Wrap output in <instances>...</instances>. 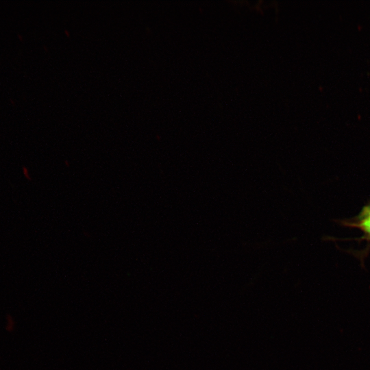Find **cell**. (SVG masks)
Here are the masks:
<instances>
[{
  "label": "cell",
  "mask_w": 370,
  "mask_h": 370,
  "mask_svg": "<svg viewBox=\"0 0 370 370\" xmlns=\"http://www.w3.org/2000/svg\"><path fill=\"white\" fill-rule=\"evenodd\" d=\"M356 225L370 236V206L365 208Z\"/></svg>",
  "instance_id": "1"
},
{
  "label": "cell",
  "mask_w": 370,
  "mask_h": 370,
  "mask_svg": "<svg viewBox=\"0 0 370 370\" xmlns=\"http://www.w3.org/2000/svg\"><path fill=\"white\" fill-rule=\"evenodd\" d=\"M369 239L370 240V236H368Z\"/></svg>",
  "instance_id": "2"
}]
</instances>
